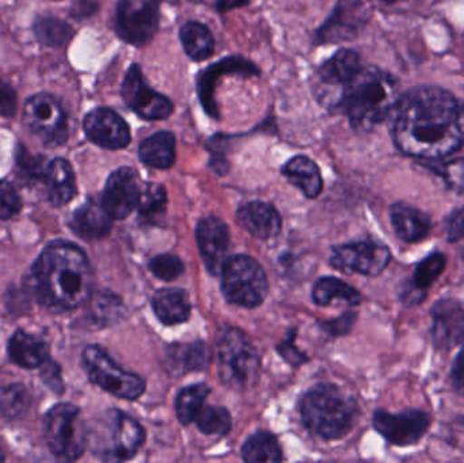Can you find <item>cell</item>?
<instances>
[{
    "mask_svg": "<svg viewBox=\"0 0 464 463\" xmlns=\"http://www.w3.org/2000/svg\"><path fill=\"white\" fill-rule=\"evenodd\" d=\"M392 111V139L403 154L441 159L464 147V103L447 90L416 87Z\"/></svg>",
    "mask_w": 464,
    "mask_h": 463,
    "instance_id": "obj_1",
    "label": "cell"
},
{
    "mask_svg": "<svg viewBox=\"0 0 464 463\" xmlns=\"http://www.w3.org/2000/svg\"><path fill=\"white\" fill-rule=\"evenodd\" d=\"M29 287L35 301L54 313L86 304L94 290V269L86 253L72 242H49L30 269Z\"/></svg>",
    "mask_w": 464,
    "mask_h": 463,
    "instance_id": "obj_2",
    "label": "cell"
},
{
    "mask_svg": "<svg viewBox=\"0 0 464 463\" xmlns=\"http://www.w3.org/2000/svg\"><path fill=\"white\" fill-rule=\"evenodd\" d=\"M400 98V86L392 73L362 67L345 84L341 106L354 130H371L390 116Z\"/></svg>",
    "mask_w": 464,
    "mask_h": 463,
    "instance_id": "obj_3",
    "label": "cell"
},
{
    "mask_svg": "<svg viewBox=\"0 0 464 463\" xmlns=\"http://www.w3.org/2000/svg\"><path fill=\"white\" fill-rule=\"evenodd\" d=\"M303 423L322 439H341L356 423L357 407L354 399L329 383L311 389L300 404Z\"/></svg>",
    "mask_w": 464,
    "mask_h": 463,
    "instance_id": "obj_4",
    "label": "cell"
},
{
    "mask_svg": "<svg viewBox=\"0 0 464 463\" xmlns=\"http://www.w3.org/2000/svg\"><path fill=\"white\" fill-rule=\"evenodd\" d=\"M146 439L138 421L119 410H109L87 429V445L101 461L122 462L133 458Z\"/></svg>",
    "mask_w": 464,
    "mask_h": 463,
    "instance_id": "obj_5",
    "label": "cell"
},
{
    "mask_svg": "<svg viewBox=\"0 0 464 463\" xmlns=\"http://www.w3.org/2000/svg\"><path fill=\"white\" fill-rule=\"evenodd\" d=\"M43 434L49 451L60 461H78L87 446V427L81 410L68 402L53 405L43 419Z\"/></svg>",
    "mask_w": 464,
    "mask_h": 463,
    "instance_id": "obj_6",
    "label": "cell"
},
{
    "mask_svg": "<svg viewBox=\"0 0 464 463\" xmlns=\"http://www.w3.org/2000/svg\"><path fill=\"white\" fill-rule=\"evenodd\" d=\"M220 380L228 388L243 391L258 380L261 361L250 340L239 329L227 328L218 339Z\"/></svg>",
    "mask_w": 464,
    "mask_h": 463,
    "instance_id": "obj_7",
    "label": "cell"
},
{
    "mask_svg": "<svg viewBox=\"0 0 464 463\" xmlns=\"http://www.w3.org/2000/svg\"><path fill=\"white\" fill-rule=\"evenodd\" d=\"M220 275L223 295L230 304L254 309L266 298L269 291L266 274L254 258L234 256L226 261Z\"/></svg>",
    "mask_w": 464,
    "mask_h": 463,
    "instance_id": "obj_8",
    "label": "cell"
},
{
    "mask_svg": "<svg viewBox=\"0 0 464 463\" xmlns=\"http://www.w3.org/2000/svg\"><path fill=\"white\" fill-rule=\"evenodd\" d=\"M82 363L89 380L117 399L138 400L146 391L139 375L122 370L100 345L84 348Z\"/></svg>",
    "mask_w": 464,
    "mask_h": 463,
    "instance_id": "obj_9",
    "label": "cell"
},
{
    "mask_svg": "<svg viewBox=\"0 0 464 463\" xmlns=\"http://www.w3.org/2000/svg\"><path fill=\"white\" fill-rule=\"evenodd\" d=\"M158 0H120L116 10V30L125 43L147 45L160 29Z\"/></svg>",
    "mask_w": 464,
    "mask_h": 463,
    "instance_id": "obj_10",
    "label": "cell"
},
{
    "mask_svg": "<svg viewBox=\"0 0 464 463\" xmlns=\"http://www.w3.org/2000/svg\"><path fill=\"white\" fill-rule=\"evenodd\" d=\"M24 122L46 146H59L67 140V114L53 95L40 92L24 106Z\"/></svg>",
    "mask_w": 464,
    "mask_h": 463,
    "instance_id": "obj_11",
    "label": "cell"
},
{
    "mask_svg": "<svg viewBox=\"0 0 464 463\" xmlns=\"http://www.w3.org/2000/svg\"><path fill=\"white\" fill-rule=\"evenodd\" d=\"M392 261V252L378 241H359L334 247L330 264L343 274L379 276Z\"/></svg>",
    "mask_w": 464,
    "mask_h": 463,
    "instance_id": "obj_12",
    "label": "cell"
},
{
    "mask_svg": "<svg viewBox=\"0 0 464 463\" xmlns=\"http://www.w3.org/2000/svg\"><path fill=\"white\" fill-rule=\"evenodd\" d=\"M121 95L128 108L147 121L166 120L173 114L174 105L170 98L155 92L147 84L138 64L130 65L125 73Z\"/></svg>",
    "mask_w": 464,
    "mask_h": 463,
    "instance_id": "obj_13",
    "label": "cell"
},
{
    "mask_svg": "<svg viewBox=\"0 0 464 463\" xmlns=\"http://www.w3.org/2000/svg\"><path fill=\"white\" fill-rule=\"evenodd\" d=\"M373 429L392 445L398 448L417 445L427 434L432 424L430 413L420 410L390 413L376 410L372 419Z\"/></svg>",
    "mask_w": 464,
    "mask_h": 463,
    "instance_id": "obj_14",
    "label": "cell"
},
{
    "mask_svg": "<svg viewBox=\"0 0 464 463\" xmlns=\"http://www.w3.org/2000/svg\"><path fill=\"white\" fill-rule=\"evenodd\" d=\"M141 192L138 173L132 168H120L106 181L101 203L111 219L122 220L138 208Z\"/></svg>",
    "mask_w": 464,
    "mask_h": 463,
    "instance_id": "obj_15",
    "label": "cell"
},
{
    "mask_svg": "<svg viewBox=\"0 0 464 463\" xmlns=\"http://www.w3.org/2000/svg\"><path fill=\"white\" fill-rule=\"evenodd\" d=\"M225 75L256 76L259 75L258 67L242 56H230L215 64L209 65L207 70L198 73V92L201 105L207 114L219 120V106L215 100V90H217L218 79Z\"/></svg>",
    "mask_w": 464,
    "mask_h": 463,
    "instance_id": "obj_16",
    "label": "cell"
},
{
    "mask_svg": "<svg viewBox=\"0 0 464 463\" xmlns=\"http://www.w3.org/2000/svg\"><path fill=\"white\" fill-rule=\"evenodd\" d=\"M87 138L106 150L125 149L130 143V130L125 120L109 108L90 111L83 121Z\"/></svg>",
    "mask_w": 464,
    "mask_h": 463,
    "instance_id": "obj_17",
    "label": "cell"
},
{
    "mask_svg": "<svg viewBox=\"0 0 464 463\" xmlns=\"http://www.w3.org/2000/svg\"><path fill=\"white\" fill-rule=\"evenodd\" d=\"M198 244L207 269L212 275L222 274L230 246L227 225L217 217L201 220L198 226Z\"/></svg>",
    "mask_w": 464,
    "mask_h": 463,
    "instance_id": "obj_18",
    "label": "cell"
},
{
    "mask_svg": "<svg viewBox=\"0 0 464 463\" xmlns=\"http://www.w3.org/2000/svg\"><path fill=\"white\" fill-rule=\"evenodd\" d=\"M432 340L438 350L450 351L464 342V309L459 302L440 299L432 307Z\"/></svg>",
    "mask_w": 464,
    "mask_h": 463,
    "instance_id": "obj_19",
    "label": "cell"
},
{
    "mask_svg": "<svg viewBox=\"0 0 464 463\" xmlns=\"http://www.w3.org/2000/svg\"><path fill=\"white\" fill-rule=\"evenodd\" d=\"M390 220L398 238L408 244L422 241L432 230V219L430 215L403 201L392 204L390 208Z\"/></svg>",
    "mask_w": 464,
    "mask_h": 463,
    "instance_id": "obj_20",
    "label": "cell"
},
{
    "mask_svg": "<svg viewBox=\"0 0 464 463\" xmlns=\"http://www.w3.org/2000/svg\"><path fill=\"white\" fill-rule=\"evenodd\" d=\"M7 352L14 364L27 370L41 369L51 359L48 342L22 329L15 331L8 340Z\"/></svg>",
    "mask_w": 464,
    "mask_h": 463,
    "instance_id": "obj_21",
    "label": "cell"
},
{
    "mask_svg": "<svg viewBox=\"0 0 464 463\" xmlns=\"http://www.w3.org/2000/svg\"><path fill=\"white\" fill-rule=\"evenodd\" d=\"M111 222L101 201L89 200L73 211L68 226L81 238L101 239L111 233Z\"/></svg>",
    "mask_w": 464,
    "mask_h": 463,
    "instance_id": "obj_22",
    "label": "cell"
},
{
    "mask_svg": "<svg viewBox=\"0 0 464 463\" xmlns=\"http://www.w3.org/2000/svg\"><path fill=\"white\" fill-rule=\"evenodd\" d=\"M240 226L256 238L269 239L281 230V217L277 209L262 201H251L237 211Z\"/></svg>",
    "mask_w": 464,
    "mask_h": 463,
    "instance_id": "obj_23",
    "label": "cell"
},
{
    "mask_svg": "<svg viewBox=\"0 0 464 463\" xmlns=\"http://www.w3.org/2000/svg\"><path fill=\"white\" fill-rule=\"evenodd\" d=\"M43 181L46 188V198L53 207L65 206L76 196L72 166L63 158H56L48 163Z\"/></svg>",
    "mask_w": 464,
    "mask_h": 463,
    "instance_id": "obj_24",
    "label": "cell"
},
{
    "mask_svg": "<svg viewBox=\"0 0 464 463\" xmlns=\"http://www.w3.org/2000/svg\"><path fill=\"white\" fill-rule=\"evenodd\" d=\"M155 314L165 325H177L189 320L190 304L187 291L179 288H162L152 298Z\"/></svg>",
    "mask_w": 464,
    "mask_h": 463,
    "instance_id": "obj_25",
    "label": "cell"
},
{
    "mask_svg": "<svg viewBox=\"0 0 464 463\" xmlns=\"http://www.w3.org/2000/svg\"><path fill=\"white\" fill-rule=\"evenodd\" d=\"M139 157L144 165L150 168H171L176 162V136L169 130H160L141 141L139 147Z\"/></svg>",
    "mask_w": 464,
    "mask_h": 463,
    "instance_id": "obj_26",
    "label": "cell"
},
{
    "mask_svg": "<svg viewBox=\"0 0 464 463\" xmlns=\"http://www.w3.org/2000/svg\"><path fill=\"white\" fill-rule=\"evenodd\" d=\"M283 174L307 198H315L321 195L322 188H324L321 171L310 158L303 157V155L292 158L284 165Z\"/></svg>",
    "mask_w": 464,
    "mask_h": 463,
    "instance_id": "obj_27",
    "label": "cell"
},
{
    "mask_svg": "<svg viewBox=\"0 0 464 463\" xmlns=\"http://www.w3.org/2000/svg\"><path fill=\"white\" fill-rule=\"evenodd\" d=\"M87 317L95 328H106L119 323L127 314V307L121 299L111 291L92 293L89 298Z\"/></svg>",
    "mask_w": 464,
    "mask_h": 463,
    "instance_id": "obj_28",
    "label": "cell"
},
{
    "mask_svg": "<svg viewBox=\"0 0 464 463\" xmlns=\"http://www.w3.org/2000/svg\"><path fill=\"white\" fill-rule=\"evenodd\" d=\"M362 70L359 54L351 49H341L319 68V79L330 86H345Z\"/></svg>",
    "mask_w": 464,
    "mask_h": 463,
    "instance_id": "obj_29",
    "label": "cell"
},
{
    "mask_svg": "<svg viewBox=\"0 0 464 463\" xmlns=\"http://www.w3.org/2000/svg\"><path fill=\"white\" fill-rule=\"evenodd\" d=\"M182 46L190 59L207 60L215 52V38L211 30L200 22H187L179 32Z\"/></svg>",
    "mask_w": 464,
    "mask_h": 463,
    "instance_id": "obj_30",
    "label": "cell"
},
{
    "mask_svg": "<svg viewBox=\"0 0 464 463\" xmlns=\"http://www.w3.org/2000/svg\"><path fill=\"white\" fill-rule=\"evenodd\" d=\"M313 299L319 306H329L335 299L345 302L349 306H357L362 302L359 291L343 280L335 277H324L316 282L313 290Z\"/></svg>",
    "mask_w": 464,
    "mask_h": 463,
    "instance_id": "obj_31",
    "label": "cell"
},
{
    "mask_svg": "<svg viewBox=\"0 0 464 463\" xmlns=\"http://www.w3.org/2000/svg\"><path fill=\"white\" fill-rule=\"evenodd\" d=\"M242 458L248 463H277L283 461V453L273 435L258 432L243 446Z\"/></svg>",
    "mask_w": 464,
    "mask_h": 463,
    "instance_id": "obj_32",
    "label": "cell"
},
{
    "mask_svg": "<svg viewBox=\"0 0 464 463\" xmlns=\"http://www.w3.org/2000/svg\"><path fill=\"white\" fill-rule=\"evenodd\" d=\"M32 404L29 391L21 383L0 388V416L5 420L24 418Z\"/></svg>",
    "mask_w": 464,
    "mask_h": 463,
    "instance_id": "obj_33",
    "label": "cell"
},
{
    "mask_svg": "<svg viewBox=\"0 0 464 463\" xmlns=\"http://www.w3.org/2000/svg\"><path fill=\"white\" fill-rule=\"evenodd\" d=\"M211 393V389L206 383L189 386L179 391L176 401L177 416L184 426L193 423L196 416L204 407L207 397Z\"/></svg>",
    "mask_w": 464,
    "mask_h": 463,
    "instance_id": "obj_34",
    "label": "cell"
},
{
    "mask_svg": "<svg viewBox=\"0 0 464 463\" xmlns=\"http://www.w3.org/2000/svg\"><path fill=\"white\" fill-rule=\"evenodd\" d=\"M166 207H168V195L165 188L158 184L147 185L141 192L138 206L141 220L149 225H155L166 214Z\"/></svg>",
    "mask_w": 464,
    "mask_h": 463,
    "instance_id": "obj_35",
    "label": "cell"
},
{
    "mask_svg": "<svg viewBox=\"0 0 464 463\" xmlns=\"http://www.w3.org/2000/svg\"><path fill=\"white\" fill-rule=\"evenodd\" d=\"M34 34L43 45L62 46L72 37V29L59 18L43 16L35 22Z\"/></svg>",
    "mask_w": 464,
    "mask_h": 463,
    "instance_id": "obj_36",
    "label": "cell"
},
{
    "mask_svg": "<svg viewBox=\"0 0 464 463\" xmlns=\"http://www.w3.org/2000/svg\"><path fill=\"white\" fill-rule=\"evenodd\" d=\"M446 264L447 257L443 253L436 252L425 257L414 271L413 280L411 283V287L427 294L433 283L443 274Z\"/></svg>",
    "mask_w": 464,
    "mask_h": 463,
    "instance_id": "obj_37",
    "label": "cell"
},
{
    "mask_svg": "<svg viewBox=\"0 0 464 463\" xmlns=\"http://www.w3.org/2000/svg\"><path fill=\"white\" fill-rule=\"evenodd\" d=\"M176 353H170L174 359V364H179L182 372L198 371V370L206 369L209 362V351L204 342H193L189 345H179L173 347Z\"/></svg>",
    "mask_w": 464,
    "mask_h": 463,
    "instance_id": "obj_38",
    "label": "cell"
},
{
    "mask_svg": "<svg viewBox=\"0 0 464 463\" xmlns=\"http://www.w3.org/2000/svg\"><path fill=\"white\" fill-rule=\"evenodd\" d=\"M196 426L207 435H226L231 429V416L222 407L204 405L195 419Z\"/></svg>",
    "mask_w": 464,
    "mask_h": 463,
    "instance_id": "obj_39",
    "label": "cell"
},
{
    "mask_svg": "<svg viewBox=\"0 0 464 463\" xmlns=\"http://www.w3.org/2000/svg\"><path fill=\"white\" fill-rule=\"evenodd\" d=\"M150 271L160 279L171 282V280L177 279L184 274V264L176 256H158V257L152 258L151 263H150Z\"/></svg>",
    "mask_w": 464,
    "mask_h": 463,
    "instance_id": "obj_40",
    "label": "cell"
},
{
    "mask_svg": "<svg viewBox=\"0 0 464 463\" xmlns=\"http://www.w3.org/2000/svg\"><path fill=\"white\" fill-rule=\"evenodd\" d=\"M435 171L444 179L449 189L458 195H464V158L444 163L435 168Z\"/></svg>",
    "mask_w": 464,
    "mask_h": 463,
    "instance_id": "obj_41",
    "label": "cell"
},
{
    "mask_svg": "<svg viewBox=\"0 0 464 463\" xmlns=\"http://www.w3.org/2000/svg\"><path fill=\"white\" fill-rule=\"evenodd\" d=\"M22 201L15 188L8 181H0V220H8L19 214Z\"/></svg>",
    "mask_w": 464,
    "mask_h": 463,
    "instance_id": "obj_42",
    "label": "cell"
},
{
    "mask_svg": "<svg viewBox=\"0 0 464 463\" xmlns=\"http://www.w3.org/2000/svg\"><path fill=\"white\" fill-rule=\"evenodd\" d=\"M44 160L40 157L34 158L27 155V152L22 151L18 155L19 176L24 182L34 184L37 181H43L45 169L43 166Z\"/></svg>",
    "mask_w": 464,
    "mask_h": 463,
    "instance_id": "obj_43",
    "label": "cell"
},
{
    "mask_svg": "<svg viewBox=\"0 0 464 463\" xmlns=\"http://www.w3.org/2000/svg\"><path fill=\"white\" fill-rule=\"evenodd\" d=\"M41 369H43L41 380L45 382L46 386H49V389L62 394L63 391H64V383H63L62 369H60L59 364L49 359Z\"/></svg>",
    "mask_w": 464,
    "mask_h": 463,
    "instance_id": "obj_44",
    "label": "cell"
},
{
    "mask_svg": "<svg viewBox=\"0 0 464 463\" xmlns=\"http://www.w3.org/2000/svg\"><path fill=\"white\" fill-rule=\"evenodd\" d=\"M18 101L10 84L0 79V116L11 117L15 114Z\"/></svg>",
    "mask_w": 464,
    "mask_h": 463,
    "instance_id": "obj_45",
    "label": "cell"
},
{
    "mask_svg": "<svg viewBox=\"0 0 464 463\" xmlns=\"http://www.w3.org/2000/svg\"><path fill=\"white\" fill-rule=\"evenodd\" d=\"M447 236L449 242H459L464 239V208L457 209L447 219Z\"/></svg>",
    "mask_w": 464,
    "mask_h": 463,
    "instance_id": "obj_46",
    "label": "cell"
},
{
    "mask_svg": "<svg viewBox=\"0 0 464 463\" xmlns=\"http://www.w3.org/2000/svg\"><path fill=\"white\" fill-rule=\"evenodd\" d=\"M452 385L458 393L464 396V348L458 353L451 370Z\"/></svg>",
    "mask_w": 464,
    "mask_h": 463,
    "instance_id": "obj_47",
    "label": "cell"
},
{
    "mask_svg": "<svg viewBox=\"0 0 464 463\" xmlns=\"http://www.w3.org/2000/svg\"><path fill=\"white\" fill-rule=\"evenodd\" d=\"M354 315L346 314L343 315L340 320L333 321V323H329V331L332 332L333 334H343L351 329V326L353 325Z\"/></svg>",
    "mask_w": 464,
    "mask_h": 463,
    "instance_id": "obj_48",
    "label": "cell"
},
{
    "mask_svg": "<svg viewBox=\"0 0 464 463\" xmlns=\"http://www.w3.org/2000/svg\"><path fill=\"white\" fill-rule=\"evenodd\" d=\"M247 3L248 0H215V5H217L220 13H227V11L234 10V8L243 7Z\"/></svg>",
    "mask_w": 464,
    "mask_h": 463,
    "instance_id": "obj_49",
    "label": "cell"
},
{
    "mask_svg": "<svg viewBox=\"0 0 464 463\" xmlns=\"http://www.w3.org/2000/svg\"><path fill=\"white\" fill-rule=\"evenodd\" d=\"M5 454H3L2 449H0V462H5Z\"/></svg>",
    "mask_w": 464,
    "mask_h": 463,
    "instance_id": "obj_50",
    "label": "cell"
},
{
    "mask_svg": "<svg viewBox=\"0 0 464 463\" xmlns=\"http://www.w3.org/2000/svg\"><path fill=\"white\" fill-rule=\"evenodd\" d=\"M381 2L387 3V5H390V3L397 2V0H381Z\"/></svg>",
    "mask_w": 464,
    "mask_h": 463,
    "instance_id": "obj_51",
    "label": "cell"
}]
</instances>
